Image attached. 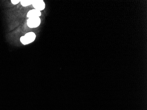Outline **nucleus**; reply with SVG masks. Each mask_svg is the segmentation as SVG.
<instances>
[{"label": "nucleus", "mask_w": 147, "mask_h": 110, "mask_svg": "<svg viewBox=\"0 0 147 110\" xmlns=\"http://www.w3.org/2000/svg\"><path fill=\"white\" fill-rule=\"evenodd\" d=\"M36 38V34L34 32L26 33L24 36H22L20 38L21 43L24 45L29 44L33 43Z\"/></svg>", "instance_id": "1"}, {"label": "nucleus", "mask_w": 147, "mask_h": 110, "mask_svg": "<svg viewBox=\"0 0 147 110\" xmlns=\"http://www.w3.org/2000/svg\"><path fill=\"white\" fill-rule=\"evenodd\" d=\"M42 15L41 11L38 10L34 9L31 10L28 12L27 14V17L29 18L32 17H39L41 16Z\"/></svg>", "instance_id": "4"}, {"label": "nucleus", "mask_w": 147, "mask_h": 110, "mask_svg": "<svg viewBox=\"0 0 147 110\" xmlns=\"http://www.w3.org/2000/svg\"><path fill=\"white\" fill-rule=\"evenodd\" d=\"M20 2V0H11V2L13 5H16Z\"/></svg>", "instance_id": "6"}, {"label": "nucleus", "mask_w": 147, "mask_h": 110, "mask_svg": "<svg viewBox=\"0 0 147 110\" xmlns=\"http://www.w3.org/2000/svg\"><path fill=\"white\" fill-rule=\"evenodd\" d=\"M20 3L21 5L24 7L32 5L33 1L31 0H22L20 1Z\"/></svg>", "instance_id": "5"}, {"label": "nucleus", "mask_w": 147, "mask_h": 110, "mask_svg": "<svg viewBox=\"0 0 147 110\" xmlns=\"http://www.w3.org/2000/svg\"><path fill=\"white\" fill-rule=\"evenodd\" d=\"M41 23V19L39 17H30L27 20V25L29 27L31 28L38 27L39 26Z\"/></svg>", "instance_id": "2"}, {"label": "nucleus", "mask_w": 147, "mask_h": 110, "mask_svg": "<svg viewBox=\"0 0 147 110\" xmlns=\"http://www.w3.org/2000/svg\"><path fill=\"white\" fill-rule=\"evenodd\" d=\"M32 5L35 9L41 11L43 10L45 7V4L42 0H34L33 1Z\"/></svg>", "instance_id": "3"}]
</instances>
